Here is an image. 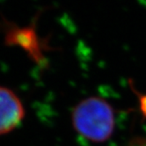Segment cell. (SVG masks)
<instances>
[{"instance_id": "1", "label": "cell", "mask_w": 146, "mask_h": 146, "mask_svg": "<svg viewBox=\"0 0 146 146\" xmlns=\"http://www.w3.org/2000/svg\"><path fill=\"white\" fill-rule=\"evenodd\" d=\"M71 119L75 130L92 143H103L109 139L115 127L112 106L97 97L80 101L73 109Z\"/></svg>"}, {"instance_id": "2", "label": "cell", "mask_w": 146, "mask_h": 146, "mask_svg": "<svg viewBox=\"0 0 146 146\" xmlns=\"http://www.w3.org/2000/svg\"><path fill=\"white\" fill-rule=\"evenodd\" d=\"M5 42L9 46H18L27 52L28 56L38 64L46 62L45 41L41 40L33 25L19 27L8 21L5 22Z\"/></svg>"}, {"instance_id": "3", "label": "cell", "mask_w": 146, "mask_h": 146, "mask_svg": "<svg viewBox=\"0 0 146 146\" xmlns=\"http://www.w3.org/2000/svg\"><path fill=\"white\" fill-rule=\"evenodd\" d=\"M25 115L23 104L9 88L0 86V135L13 130Z\"/></svg>"}, {"instance_id": "4", "label": "cell", "mask_w": 146, "mask_h": 146, "mask_svg": "<svg viewBox=\"0 0 146 146\" xmlns=\"http://www.w3.org/2000/svg\"><path fill=\"white\" fill-rule=\"evenodd\" d=\"M127 146H146V138L137 137L131 140Z\"/></svg>"}]
</instances>
